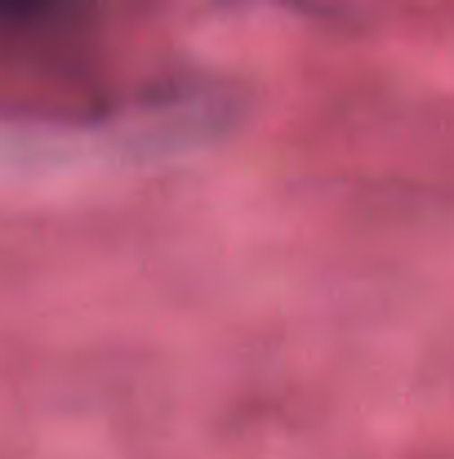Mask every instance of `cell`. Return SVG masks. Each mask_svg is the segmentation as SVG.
Returning <instances> with one entry per match:
<instances>
[{"mask_svg":"<svg viewBox=\"0 0 454 459\" xmlns=\"http://www.w3.org/2000/svg\"><path fill=\"white\" fill-rule=\"evenodd\" d=\"M76 0H0V27H45L67 18Z\"/></svg>","mask_w":454,"mask_h":459,"instance_id":"6da1fadb","label":"cell"}]
</instances>
